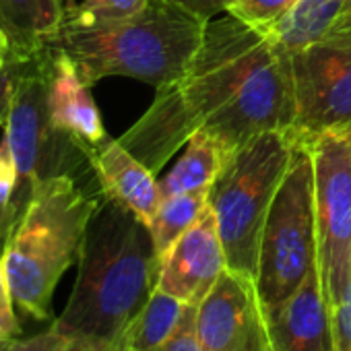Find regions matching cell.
<instances>
[{
	"label": "cell",
	"instance_id": "1",
	"mask_svg": "<svg viewBox=\"0 0 351 351\" xmlns=\"http://www.w3.org/2000/svg\"><path fill=\"white\" fill-rule=\"evenodd\" d=\"M161 258L149 226L101 195L77 261V279L52 326L112 347L157 287Z\"/></svg>",
	"mask_w": 351,
	"mask_h": 351
},
{
	"label": "cell",
	"instance_id": "2",
	"mask_svg": "<svg viewBox=\"0 0 351 351\" xmlns=\"http://www.w3.org/2000/svg\"><path fill=\"white\" fill-rule=\"evenodd\" d=\"M269 42V34L230 13L211 19L189 69L157 87L155 99L120 136V143L157 173L234 97Z\"/></svg>",
	"mask_w": 351,
	"mask_h": 351
},
{
	"label": "cell",
	"instance_id": "3",
	"mask_svg": "<svg viewBox=\"0 0 351 351\" xmlns=\"http://www.w3.org/2000/svg\"><path fill=\"white\" fill-rule=\"evenodd\" d=\"M207 25L209 19L178 5L149 0L143 11L122 19H64L52 46L71 56L89 87L106 77H130L157 89L189 69Z\"/></svg>",
	"mask_w": 351,
	"mask_h": 351
},
{
	"label": "cell",
	"instance_id": "4",
	"mask_svg": "<svg viewBox=\"0 0 351 351\" xmlns=\"http://www.w3.org/2000/svg\"><path fill=\"white\" fill-rule=\"evenodd\" d=\"M101 191H85L73 176L40 182L15 221L5 248V273L17 308L36 320L52 318L58 281L79 261Z\"/></svg>",
	"mask_w": 351,
	"mask_h": 351
},
{
	"label": "cell",
	"instance_id": "5",
	"mask_svg": "<svg viewBox=\"0 0 351 351\" xmlns=\"http://www.w3.org/2000/svg\"><path fill=\"white\" fill-rule=\"evenodd\" d=\"M295 136L265 132L242 147L221 169L209 193L228 269L256 279L265 223L291 163Z\"/></svg>",
	"mask_w": 351,
	"mask_h": 351
},
{
	"label": "cell",
	"instance_id": "6",
	"mask_svg": "<svg viewBox=\"0 0 351 351\" xmlns=\"http://www.w3.org/2000/svg\"><path fill=\"white\" fill-rule=\"evenodd\" d=\"M13 93L5 120V136L17 165L15 209L21 215L34 189L54 176H73L89 155L64 132L56 130L48 110L50 50L29 60L11 62ZM19 219V217H17Z\"/></svg>",
	"mask_w": 351,
	"mask_h": 351
},
{
	"label": "cell",
	"instance_id": "7",
	"mask_svg": "<svg viewBox=\"0 0 351 351\" xmlns=\"http://www.w3.org/2000/svg\"><path fill=\"white\" fill-rule=\"evenodd\" d=\"M314 265V165L310 147L298 141L261 240L256 285L267 308L289 298Z\"/></svg>",
	"mask_w": 351,
	"mask_h": 351
},
{
	"label": "cell",
	"instance_id": "8",
	"mask_svg": "<svg viewBox=\"0 0 351 351\" xmlns=\"http://www.w3.org/2000/svg\"><path fill=\"white\" fill-rule=\"evenodd\" d=\"M306 145L314 165L316 269L335 328L351 277V143L343 134H322Z\"/></svg>",
	"mask_w": 351,
	"mask_h": 351
},
{
	"label": "cell",
	"instance_id": "9",
	"mask_svg": "<svg viewBox=\"0 0 351 351\" xmlns=\"http://www.w3.org/2000/svg\"><path fill=\"white\" fill-rule=\"evenodd\" d=\"M295 124L291 54L273 38L250 66L234 97L205 122L228 161L265 132H289Z\"/></svg>",
	"mask_w": 351,
	"mask_h": 351
},
{
	"label": "cell",
	"instance_id": "10",
	"mask_svg": "<svg viewBox=\"0 0 351 351\" xmlns=\"http://www.w3.org/2000/svg\"><path fill=\"white\" fill-rule=\"evenodd\" d=\"M295 87V141L310 143L322 134H351V32L328 38L291 54Z\"/></svg>",
	"mask_w": 351,
	"mask_h": 351
},
{
	"label": "cell",
	"instance_id": "11",
	"mask_svg": "<svg viewBox=\"0 0 351 351\" xmlns=\"http://www.w3.org/2000/svg\"><path fill=\"white\" fill-rule=\"evenodd\" d=\"M203 351H279L256 279L226 269L197 306Z\"/></svg>",
	"mask_w": 351,
	"mask_h": 351
},
{
	"label": "cell",
	"instance_id": "12",
	"mask_svg": "<svg viewBox=\"0 0 351 351\" xmlns=\"http://www.w3.org/2000/svg\"><path fill=\"white\" fill-rule=\"evenodd\" d=\"M228 269L217 217L211 205L161 256L157 289L199 306Z\"/></svg>",
	"mask_w": 351,
	"mask_h": 351
},
{
	"label": "cell",
	"instance_id": "13",
	"mask_svg": "<svg viewBox=\"0 0 351 351\" xmlns=\"http://www.w3.org/2000/svg\"><path fill=\"white\" fill-rule=\"evenodd\" d=\"M48 110L56 130L71 136L87 155L108 141V132L75 62L58 48H50L48 69Z\"/></svg>",
	"mask_w": 351,
	"mask_h": 351
},
{
	"label": "cell",
	"instance_id": "14",
	"mask_svg": "<svg viewBox=\"0 0 351 351\" xmlns=\"http://www.w3.org/2000/svg\"><path fill=\"white\" fill-rule=\"evenodd\" d=\"M89 163L104 197L120 203L145 226H151L159 205V180L138 157H134L120 138H108L89 153Z\"/></svg>",
	"mask_w": 351,
	"mask_h": 351
},
{
	"label": "cell",
	"instance_id": "15",
	"mask_svg": "<svg viewBox=\"0 0 351 351\" xmlns=\"http://www.w3.org/2000/svg\"><path fill=\"white\" fill-rule=\"evenodd\" d=\"M269 320L279 351H335L330 314L316 265L289 298L269 308Z\"/></svg>",
	"mask_w": 351,
	"mask_h": 351
},
{
	"label": "cell",
	"instance_id": "16",
	"mask_svg": "<svg viewBox=\"0 0 351 351\" xmlns=\"http://www.w3.org/2000/svg\"><path fill=\"white\" fill-rule=\"evenodd\" d=\"M62 0H0V29L13 62L29 60L52 48L64 21Z\"/></svg>",
	"mask_w": 351,
	"mask_h": 351
},
{
	"label": "cell",
	"instance_id": "17",
	"mask_svg": "<svg viewBox=\"0 0 351 351\" xmlns=\"http://www.w3.org/2000/svg\"><path fill=\"white\" fill-rule=\"evenodd\" d=\"M228 157L223 155L217 141L203 128H199L184 145L182 157L159 180L161 199L193 193L201 189H211L221 173Z\"/></svg>",
	"mask_w": 351,
	"mask_h": 351
},
{
	"label": "cell",
	"instance_id": "18",
	"mask_svg": "<svg viewBox=\"0 0 351 351\" xmlns=\"http://www.w3.org/2000/svg\"><path fill=\"white\" fill-rule=\"evenodd\" d=\"M351 9V0H298V5L269 32L289 54L328 38L337 21Z\"/></svg>",
	"mask_w": 351,
	"mask_h": 351
},
{
	"label": "cell",
	"instance_id": "19",
	"mask_svg": "<svg viewBox=\"0 0 351 351\" xmlns=\"http://www.w3.org/2000/svg\"><path fill=\"white\" fill-rule=\"evenodd\" d=\"M189 304L155 287L143 310L122 335L126 351H159L180 324Z\"/></svg>",
	"mask_w": 351,
	"mask_h": 351
},
{
	"label": "cell",
	"instance_id": "20",
	"mask_svg": "<svg viewBox=\"0 0 351 351\" xmlns=\"http://www.w3.org/2000/svg\"><path fill=\"white\" fill-rule=\"evenodd\" d=\"M209 193L211 189H201L193 193L173 195L161 201L149 226L159 258L171 248L176 240L199 221L203 211L209 207Z\"/></svg>",
	"mask_w": 351,
	"mask_h": 351
},
{
	"label": "cell",
	"instance_id": "21",
	"mask_svg": "<svg viewBox=\"0 0 351 351\" xmlns=\"http://www.w3.org/2000/svg\"><path fill=\"white\" fill-rule=\"evenodd\" d=\"M106 349L108 347L69 335L56 326H50L48 330L27 339H11L0 345V351H106Z\"/></svg>",
	"mask_w": 351,
	"mask_h": 351
},
{
	"label": "cell",
	"instance_id": "22",
	"mask_svg": "<svg viewBox=\"0 0 351 351\" xmlns=\"http://www.w3.org/2000/svg\"><path fill=\"white\" fill-rule=\"evenodd\" d=\"M149 0H83L64 9V19L75 23H97L130 17L143 11Z\"/></svg>",
	"mask_w": 351,
	"mask_h": 351
},
{
	"label": "cell",
	"instance_id": "23",
	"mask_svg": "<svg viewBox=\"0 0 351 351\" xmlns=\"http://www.w3.org/2000/svg\"><path fill=\"white\" fill-rule=\"evenodd\" d=\"M295 5L298 0H232L228 13L246 25L269 34Z\"/></svg>",
	"mask_w": 351,
	"mask_h": 351
},
{
	"label": "cell",
	"instance_id": "24",
	"mask_svg": "<svg viewBox=\"0 0 351 351\" xmlns=\"http://www.w3.org/2000/svg\"><path fill=\"white\" fill-rule=\"evenodd\" d=\"M15 191H17V165L7 136L0 141V228L9 234L19 217L15 209Z\"/></svg>",
	"mask_w": 351,
	"mask_h": 351
},
{
	"label": "cell",
	"instance_id": "25",
	"mask_svg": "<svg viewBox=\"0 0 351 351\" xmlns=\"http://www.w3.org/2000/svg\"><path fill=\"white\" fill-rule=\"evenodd\" d=\"M15 306L17 304L5 273V261L3 254H0V345L21 335V322L15 314Z\"/></svg>",
	"mask_w": 351,
	"mask_h": 351
},
{
	"label": "cell",
	"instance_id": "26",
	"mask_svg": "<svg viewBox=\"0 0 351 351\" xmlns=\"http://www.w3.org/2000/svg\"><path fill=\"white\" fill-rule=\"evenodd\" d=\"M159 351H203L197 332V306H186L180 324L176 326L173 335L165 341V345Z\"/></svg>",
	"mask_w": 351,
	"mask_h": 351
},
{
	"label": "cell",
	"instance_id": "27",
	"mask_svg": "<svg viewBox=\"0 0 351 351\" xmlns=\"http://www.w3.org/2000/svg\"><path fill=\"white\" fill-rule=\"evenodd\" d=\"M163 3H171V5H178L203 19H215L221 13H228L232 0H163Z\"/></svg>",
	"mask_w": 351,
	"mask_h": 351
},
{
	"label": "cell",
	"instance_id": "28",
	"mask_svg": "<svg viewBox=\"0 0 351 351\" xmlns=\"http://www.w3.org/2000/svg\"><path fill=\"white\" fill-rule=\"evenodd\" d=\"M332 341H335V351H351V277H349L343 314L332 328Z\"/></svg>",
	"mask_w": 351,
	"mask_h": 351
},
{
	"label": "cell",
	"instance_id": "29",
	"mask_svg": "<svg viewBox=\"0 0 351 351\" xmlns=\"http://www.w3.org/2000/svg\"><path fill=\"white\" fill-rule=\"evenodd\" d=\"M11 93H13V66L9 64L0 73V124H5L9 106H11Z\"/></svg>",
	"mask_w": 351,
	"mask_h": 351
},
{
	"label": "cell",
	"instance_id": "30",
	"mask_svg": "<svg viewBox=\"0 0 351 351\" xmlns=\"http://www.w3.org/2000/svg\"><path fill=\"white\" fill-rule=\"evenodd\" d=\"M13 62V56H11V46H9V40L7 36L0 29V73H3L9 64Z\"/></svg>",
	"mask_w": 351,
	"mask_h": 351
},
{
	"label": "cell",
	"instance_id": "31",
	"mask_svg": "<svg viewBox=\"0 0 351 351\" xmlns=\"http://www.w3.org/2000/svg\"><path fill=\"white\" fill-rule=\"evenodd\" d=\"M339 32H351V9L337 21V25H335V29H332V34H339Z\"/></svg>",
	"mask_w": 351,
	"mask_h": 351
},
{
	"label": "cell",
	"instance_id": "32",
	"mask_svg": "<svg viewBox=\"0 0 351 351\" xmlns=\"http://www.w3.org/2000/svg\"><path fill=\"white\" fill-rule=\"evenodd\" d=\"M7 238H9V232L5 228H0V254H3V248H5Z\"/></svg>",
	"mask_w": 351,
	"mask_h": 351
},
{
	"label": "cell",
	"instance_id": "33",
	"mask_svg": "<svg viewBox=\"0 0 351 351\" xmlns=\"http://www.w3.org/2000/svg\"><path fill=\"white\" fill-rule=\"evenodd\" d=\"M106 351H124V345H122V339H120L118 343H114L112 347H108Z\"/></svg>",
	"mask_w": 351,
	"mask_h": 351
},
{
	"label": "cell",
	"instance_id": "34",
	"mask_svg": "<svg viewBox=\"0 0 351 351\" xmlns=\"http://www.w3.org/2000/svg\"><path fill=\"white\" fill-rule=\"evenodd\" d=\"M347 138H349V143H351V134H349V136H347Z\"/></svg>",
	"mask_w": 351,
	"mask_h": 351
},
{
	"label": "cell",
	"instance_id": "35",
	"mask_svg": "<svg viewBox=\"0 0 351 351\" xmlns=\"http://www.w3.org/2000/svg\"><path fill=\"white\" fill-rule=\"evenodd\" d=\"M124 351H126V349H124Z\"/></svg>",
	"mask_w": 351,
	"mask_h": 351
}]
</instances>
